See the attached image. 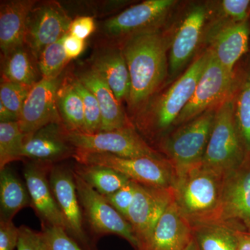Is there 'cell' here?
I'll list each match as a JSON object with an SVG mask.
<instances>
[{
    "label": "cell",
    "instance_id": "obj_36",
    "mask_svg": "<svg viewBox=\"0 0 250 250\" xmlns=\"http://www.w3.org/2000/svg\"><path fill=\"white\" fill-rule=\"evenodd\" d=\"M42 230L48 237L52 250H83L63 229L42 227Z\"/></svg>",
    "mask_w": 250,
    "mask_h": 250
},
{
    "label": "cell",
    "instance_id": "obj_37",
    "mask_svg": "<svg viewBox=\"0 0 250 250\" xmlns=\"http://www.w3.org/2000/svg\"><path fill=\"white\" fill-rule=\"evenodd\" d=\"M221 5L224 14L232 19L233 22L248 21L250 9L249 0H224Z\"/></svg>",
    "mask_w": 250,
    "mask_h": 250
},
{
    "label": "cell",
    "instance_id": "obj_42",
    "mask_svg": "<svg viewBox=\"0 0 250 250\" xmlns=\"http://www.w3.org/2000/svg\"><path fill=\"white\" fill-rule=\"evenodd\" d=\"M237 250H250V233L238 231Z\"/></svg>",
    "mask_w": 250,
    "mask_h": 250
},
{
    "label": "cell",
    "instance_id": "obj_26",
    "mask_svg": "<svg viewBox=\"0 0 250 250\" xmlns=\"http://www.w3.org/2000/svg\"><path fill=\"white\" fill-rule=\"evenodd\" d=\"M72 170L103 196L116 192L131 182L124 174L106 166L78 163Z\"/></svg>",
    "mask_w": 250,
    "mask_h": 250
},
{
    "label": "cell",
    "instance_id": "obj_43",
    "mask_svg": "<svg viewBox=\"0 0 250 250\" xmlns=\"http://www.w3.org/2000/svg\"><path fill=\"white\" fill-rule=\"evenodd\" d=\"M187 250H199L198 247H197L196 243H195V240L193 239L191 244L188 247Z\"/></svg>",
    "mask_w": 250,
    "mask_h": 250
},
{
    "label": "cell",
    "instance_id": "obj_21",
    "mask_svg": "<svg viewBox=\"0 0 250 250\" xmlns=\"http://www.w3.org/2000/svg\"><path fill=\"white\" fill-rule=\"evenodd\" d=\"M91 67L107 83L120 103L129 102L131 79L122 48L100 49L92 59Z\"/></svg>",
    "mask_w": 250,
    "mask_h": 250
},
{
    "label": "cell",
    "instance_id": "obj_12",
    "mask_svg": "<svg viewBox=\"0 0 250 250\" xmlns=\"http://www.w3.org/2000/svg\"><path fill=\"white\" fill-rule=\"evenodd\" d=\"M61 85L59 77L42 78L31 88L18 121L25 137L51 123L62 124L57 104Z\"/></svg>",
    "mask_w": 250,
    "mask_h": 250
},
{
    "label": "cell",
    "instance_id": "obj_32",
    "mask_svg": "<svg viewBox=\"0 0 250 250\" xmlns=\"http://www.w3.org/2000/svg\"><path fill=\"white\" fill-rule=\"evenodd\" d=\"M75 89L83 102L85 116V132L96 134L102 131V114L98 100L83 83L77 78L70 80Z\"/></svg>",
    "mask_w": 250,
    "mask_h": 250
},
{
    "label": "cell",
    "instance_id": "obj_41",
    "mask_svg": "<svg viewBox=\"0 0 250 250\" xmlns=\"http://www.w3.org/2000/svg\"><path fill=\"white\" fill-rule=\"evenodd\" d=\"M19 118L14 112L10 111L6 106L0 103V123L18 122Z\"/></svg>",
    "mask_w": 250,
    "mask_h": 250
},
{
    "label": "cell",
    "instance_id": "obj_31",
    "mask_svg": "<svg viewBox=\"0 0 250 250\" xmlns=\"http://www.w3.org/2000/svg\"><path fill=\"white\" fill-rule=\"evenodd\" d=\"M63 38L47 45L39 55L38 66L42 78H57L69 62L63 47Z\"/></svg>",
    "mask_w": 250,
    "mask_h": 250
},
{
    "label": "cell",
    "instance_id": "obj_15",
    "mask_svg": "<svg viewBox=\"0 0 250 250\" xmlns=\"http://www.w3.org/2000/svg\"><path fill=\"white\" fill-rule=\"evenodd\" d=\"M220 222L250 233V156L225 177Z\"/></svg>",
    "mask_w": 250,
    "mask_h": 250
},
{
    "label": "cell",
    "instance_id": "obj_13",
    "mask_svg": "<svg viewBox=\"0 0 250 250\" xmlns=\"http://www.w3.org/2000/svg\"><path fill=\"white\" fill-rule=\"evenodd\" d=\"M174 0H147L131 6L104 22L108 37H127L156 30L175 4Z\"/></svg>",
    "mask_w": 250,
    "mask_h": 250
},
{
    "label": "cell",
    "instance_id": "obj_29",
    "mask_svg": "<svg viewBox=\"0 0 250 250\" xmlns=\"http://www.w3.org/2000/svg\"><path fill=\"white\" fill-rule=\"evenodd\" d=\"M233 99L237 127L247 154L250 156V65L245 72Z\"/></svg>",
    "mask_w": 250,
    "mask_h": 250
},
{
    "label": "cell",
    "instance_id": "obj_28",
    "mask_svg": "<svg viewBox=\"0 0 250 250\" xmlns=\"http://www.w3.org/2000/svg\"><path fill=\"white\" fill-rule=\"evenodd\" d=\"M59 114L67 131L85 132V116L83 102L70 80L61 85L57 96Z\"/></svg>",
    "mask_w": 250,
    "mask_h": 250
},
{
    "label": "cell",
    "instance_id": "obj_18",
    "mask_svg": "<svg viewBox=\"0 0 250 250\" xmlns=\"http://www.w3.org/2000/svg\"><path fill=\"white\" fill-rule=\"evenodd\" d=\"M66 131L59 123L46 125L25 137L21 157L50 164L74 157L76 149L67 141Z\"/></svg>",
    "mask_w": 250,
    "mask_h": 250
},
{
    "label": "cell",
    "instance_id": "obj_6",
    "mask_svg": "<svg viewBox=\"0 0 250 250\" xmlns=\"http://www.w3.org/2000/svg\"><path fill=\"white\" fill-rule=\"evenodd\" d=\"M73 158L79 164L110 167L146 187L170 188L175 176L173 166L166 157L123 158L106 153L76 151Z\"/></svg>",
    "mask_w": 250,
    "mask_h": 250
},
{
    "label": "cell",
    "instance_id": "obj_23",
    "mask_svg": "<svg viewBox=\"0 0 250 250\" xmlns=\"http://www.w3.org/2000/svg\"><path fill=\"white\" fill-rule=\"evenodd\" d=\"M250 27L248 21L233 22L215 34L211 49L220 63L231 73H234L237 62L249 49Z\"/></svg>",
    "mask_w": 250,
    "mask_h": 250
},
{
    "label": "cell",
    "instance_id": "obj_20",
    "mask_svg": "<svg viewBox=\"0 0 250 250\" xmlns=\"http://www.w3.org/2000/svg\"><path fill=\"white\" fill-rule=\"evenodd\" d=\"M76 78L98 100L102 114L101 132L134 126L130 123L121 104L117 100L107 83L92 67L81 72Z\"/></svg>",
    "mask_w": 250,
    "mask_h": 250
},
{
    "label": "cell",
    "instance_id": "obj_11",
    "mask_svg": "<svg viewBox=\"0 0 250 250\" xmlns=\"http://www.w3.org/2000/svg\"><path fill=\"white\" fill-rule=\"evenodd\" d=\"M72 21L59 3L34 6L28 16L24 45L37 60L45 47L69 34Z\"/></svg>",
    "mask_w": 250,
    "mask_h": 250
},
{
    "label": "cell",
    "instance_id": "obj_3",
    "mask_svg": "<svg viewBox=\"0 0 250 250\" xmlns=\"http://www.w3.org/2000/svg\"><path fill=\"white\" fill-rule=\"evenodd\" d=\"M210 49L195 59L183 75L156 102L153 109L138 121L139 129L151 139L168 134L182 110L191 100L197 83L205 71Z\"/></svg>",
    "mask_w": 250,
    "mask_h": 250
},
{
    "label": "cell",
    "instance_id": "obj_40",
    "mask_svg": "<svg viewBox=\"0 0 250 250\" xmlns=\"http://www.w3.org/2000/svg\"><path fill=\"white\" fill-rule=\"evenodd\" d=\"M63 47L67 59L70 61L77 58L83 52L85 41L68 34L63 38Z\"/></svg>",
    "mask_w": 250,
    "mask_h": 250
},
{
    "label": "cell",
    "instance_id": "obj_33",
    "mask_svg": "<svg viewBox=\"0 0 250 250\" xmlns=\"http://www.w3.org/2000/svg\"><path fill=\"white\" fill-rule=\"evenodd\" d=\"M30 87L1 79L0 103L14 112L20 119L23 104L31 90Z\"/></svg>",
    "mask_w": 250,
    "mask_h": 250
},
{
    "label": "cell",
    "instance_id": "obj_27",
    "mask_svg": "<svg viewBox=\"0 0 250 250\" xmlns=\"http://www.w3.org/2000/svg\"><path fill=\"white\" fill-rule=\"evenodd\" d=\"M25 45L18 47L4 57L1 79L32 88L39 82L37 70Z\"/></svg>",
    "mask_w": 250,
    "mask_h": 250
},
{
    "label": "cell",
    "instance_id": "obj_34",
    "mask_svg": "<svg viewBox=\"0 0 250 250\" xmlns=\"http://www.w3.org/2000/svg\"><path fill=\"white\" fill-rule=\"evenodd\" d=\"M17 250H52V246L42 230L36 231L22 225L19 228Z\"/></svg>",
    "mask_w": 250,
    "mask_h": 250
},
{
    "label": "cell",
    "instance_id": "obj_8",
    "mask_svg": "<svg viewBox=\"0 0 250 250\" xmlns=\"http://www.w3.org/2000/svg\"><path fill=\"white\" fill-rule=\"evenodd\" d=\"M73 174L83 218L93 236L98 238L116 235L126 240L136 250L137 242L129 221L74 171Z\"/></svg>",
    "mask_w": 250,
    "mask_h": 250
},
{
    "label": "cell",
    "instance_id": "obj_9",
    "mask_svg": "<svg viewBox=\"0 0 250 250\" xmlns=\"http://www.w3.org/2000/svg\"><path fill=\"white\" fill-rule=\"evenodd\" d=\"M234 88V73L226 70L210 49L209 60L197 83L195 93L174 122V126H179L191 121L214 108L218 104H220L232 96Z\"/></svg>",
    "mask_w": 250,
    "mask_h": 250
},
{
    "label": "cell",
    "instance_id": "obj_7",
    "mask_svg": "<svg viewBox=\"0 0 250 250\" xmlns=\"http://www.w3.org/2000/svg\"><path fill=\"white\" fill-rule=\"evenodd\" d=\"M66 138L79 152L106 153L123 158L165 157L153 149L134 126L96 134L66 131Z\"/></svg>",
    "mask_w": 250,
    "mask_h": 250
},
{
    "label": "cell",
    "instance_id": "obj_4",
    "mask_svg": "<svg viewBox=\"0 0 250 250\" xmlns=\"http://www.w3.org/2000/svg\"><path fill=\"white\" fill-rule=\"evenodd\" d=\"M247 154L235 119L234 99L220 104L202 164L226 177L246 160Z\"/></svg>",
    "mask_w": 250,
    "mask_h": 250
},
{
    "label": "cell",
    "instance_id": "obj_14",
    "mask_svg": "<svg viewBox=\"0 0 250 250\" xmlns=\"http://www.w3.org/2000/svg\"><path fill=\"white\" fill-rule=\"evenodd\" d=\"M173 199L172 188H158L136 183L134 200L126 217L137 242L136 250L150 236Z\"/></svg>",
    "mask_w": 250,
    "mask_h": 250
},
{
    "label": "cell",
    "instance_id": "obj_39",
    "mask_svg": "<svg viewBox=\"0 0 250 250\" xmlns=\"http://www.w3.org/2000/svg\"><path fill=\"white\" fill-rule=\"evenodd\" d=\"M95 29V21L90 16H81L72 21L69 34L85 40L91 35Z\"/></svg>",
    "mask_w": 250,
    "mask_h": 250
},
{
    "label": "cell",
    "instance_id": "obj_16",
    "mask_svg": "<svg viewBox=\"0 0 250 250\" xmlns=\"http://www.w3.org/2000/svg\"><path fill=\"white\" fill-rule=\"evenodd\" d=\"M53 164L31 161L24 166L23 172L31 197V207L40 218L42 227L60 228L65 231V220L49 184V171Z\"/></svg>",
    "mask_w": 250,
    "mask_h": 250
},
{
    "label": "cell",
    "instance_id": "obj_25",
    "mask_svg": "<svg viewBox=\"0 0 250 250\" xmlns=\"http://www.w3.org/2000/svg\"><path fill=\"white\" fill-rule=\"evenodd\" d=\"M194 240L200 250H237L238 230L222 222L192 226Z\"/></svg>",
    "mask_w": 250,
    "mask_h": 250
},
{
    "label": "cell",
    "instance_id": "obj_2",
    "mask_svg": "<svg viewBox=\"0 0 250 250\" xmlns=\"http://www.w3.org/2000/svg\"><path fill=\"white\" fill-rule=\"evenodd\" d=\"M225 177L200 164L175 172L174 200L192 227L220 222Z\"/></svg>",
    "mask_w": 250,
    "mask_h": 250
},
{
    "label": "cell",
    "instance_id": "obj_30",
    "mask_svg": "<svg viewBox=\"0 0 250 250\" xmlns=\"http://www.w3.org/2000/svg\"><path fill=\"white\" fill-rule=\"evenodd\" d=\"M25 135L18 122L0 123V170L13 161L21 160Z\"/></svg>",
    "mask_w": 250,
    "mask_h": 250
},
{
    "label": "cell",
    "instance_id": "obj_1",
    "mask_svg": "<svg viewBox=\"0 0 250 250\" xmlns=\"http://www.w3.org/2000/svg\"><path fill=\"white\" fill-rule=\"evenodd\" d=\"M168 41L158 30L127 38L123 54L131 79L130 106L136 108L150 98L164 82L168 72Z\"/></svg>",
    "mask_w": 250,
    "mask_h": 250
},
{
    "label": "cell",
    "instance_id": "obj_22",
    "mask_svg": "<svg viewBox=\"0 0 250 250\" xmlns=\"http://www.w3.org/2000/svg\"><path fill=\"white\" fill-rule=\"evenodd\" d=\"M36 1L17 0L1 3L0 7V47L4 57L24 45L27 18Z\"/></svg>",
    "mask_w": 250,
    "mask_h": 250
},
{
    "label": "cell",
    "instance_id": "obj_24",
    "mask_svg": "<svg viewBox=\"0 0 250 250\" xmlns=\"http://www.w3.org/2000/svg\"><path fill=\"white\" fill-rule=\"evenodd\" d=\"M31 206L26 184L9 166L0 170V221H13L20 210Z\"/></svg>",
    "mask_w": 250,
    "mask_h": 250
},
{
    "label": "cell",
    "instance_id": "obj_5",
    "mask_svg": "<svg viewBox=\"0 0 250 250\" xmlns=\"http://www.w3.org/2000/svg\"><path fill=\"white\" fill-rule=\"evenodd\" d=\"M216 109L210 108L180 125L159 141L161 152L179 172L202 164L214 123Z\"/></svg>",
    "mask_w": 250,
    "mask_h": 250
},
{
    "label": "cell",
    "instance_id": "obj_38",
    "mask_svg": "<svg viewBox=\"0 0 250 250\" xmlns=\"http://www.w3.org/2000/svg\"><path fill=\"white\" fill-rule=\"evenodd\" d=\"M19 228L13 221H0V250L17 249Z\"/></svg>",
    "mask_w": 250,
    "mask_h": 250
},
{
    "label": "cell",
    "instance_id": "obj_10",
    "mask_svg": "<svg viewBox=\"0 0 250 250\" xmlns=\"http://www.w3.org/2000/svg\"><path fill=\"white\" fill-rule=\"evenodd\" d=\"M52 193L66 225V233L83 250H98L96 243L84 228L73 171L66 166L53 164L49 171Z\"/></svg>",
    "mask_w": 250,
    "mask_h": 250
},
{
    "label": "cell",
    "instance_id": "obj_35",
    "mask_svg": "<svg viewBox=\"0 0 250 250\" xmlns=\"http://www.w3.org/2000/svg\"><path fill=\"white\" fill-rule=\"evenodd\" d=\"M135 191L136 183L131 181L116 192L104 197L109 205L126 219L128 211L134 200Z\"/></svg>",
    "mask_w": 250,
    "mask_h": 250
},
{
    "label": "cell",
    "instance_id": "obj_17",
    "mask_svg": "<svg viewBox=\"0 0 250 250\" xmlns=\"http://www.w3.org/2000/svg\"><path fill=\"white\" fill-rule=\"evenodd\" d=\"M193 239L191 224L173 199L150 236L136 250H187Z\"/></svg>",
    "mask_w": 250,
    "mask_h": 250
},
{
    "label": "cell",
    "instance_id": "obj_19",
    "mask_svg": "<svg viewBox=\"0 0 250 250\" xmlns=\"http://www.w3.org/2000/svg\"><path fill=\"white\" fill-rule=\"evenodd\" d=\"M207 14L205 6H195L179 27L171 44L168 61L170 76L173 77L180 72L196 49Z\"/></svg>",
    "mask_w": 250,
    "mask_h": 250
}]
</instances>
